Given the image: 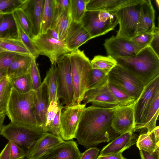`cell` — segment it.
<instances>
[{
    "instance_id": "ab89813d",
    "label": "cell",
    "mask_w": 159,
    "mask_h": 159,
    "mask_svg": "<svg viewBox=\"0 0 159 159\" xmlns=\"http://www.w3.org/2000/svg\"><path fill=\"white\" fill-rule=\"evenodd\" d=\"M24 0H0V13H12L20 7Z\"/></svg>"
},
{
    "instance_id": "e0dca14e",
    "label": "cell",
    "mask_w": 159,
    "mask_h": 159,
    "mask_svg": "<svg viewBox=\"0 0 159 159\" xmlns=\"http://www.w3.org/2000/svg\"><path fill=\"white\" fill-rule=\"evenodd\" d=\"M60 136L45 132L27 152V159H39L49 151L63 142Z\"/></svg>"
},
{
    "instance_id": "ffe728a7",
    "label": "cell",
    "mask_w": 159,
    "mask_h": 159,
    "mask_svg": "<svg viewBox=\"0 0 159 159\" xmlns=\"http://www.w3.org/2000/svg\"><path fill=\"white\" fill-rule=\"evenodd\" d=\"M134 131L121 134L104 146L100 152V156H107L123 152L136 143L137 140Z\"/></svg>"
},
{
    "instance_id": "9f6ffc18",
    "label": "cell",
    "mask_w": 159,
    "mask_h": 159,
    "mask_svg": "<svg viewBox=\"0 0 159 159\" xmlns=\"http://www.w3.org/2000/svg\"><path fill=\"white\" fill-rule=\"evenodd\" d=\"M8 81V79L7 77L0 80V93L4 89Z\"/></svg>"
},
{
    "instance_id": "8fae6325",
    "label": "cell",
    "mask_w": 159,
    "mask_h": 159,
    "mask_svg": "<svg viewBox=\"0 0 159 159\" xmlns=\"http://www.w3.org/2000/svg\"><path fill=\"white\" fill-rule=\"evenodd\" d=\"M32 40L38 54L48 57L51 64L56 62L62 55L70 52L64 42L50 36L46 33L39 34Z\"/></svg>"
},
{
    "instance_id": "ac0fdd59",
    "label": "cell",
    "mask_w": 159,
    "mask_h": 159,
    "mask_svg": "<svg viewBox=\"0 0 159 159\" xmlns=\"http://www.w3.org/2000/svg\"><path fill=\"white\" fill-rule=\"evenodd\" d=\"M35 91L36 100L34 115L38 126L44 132L47 112L50 103L48 89L45 82L43 81L41 86Z\"/></svg>"
},
{
    "instance_id": "f546056e",
    "label": "cell",
    "mask_w": 159,
    "mask_h": 159,
    "mask_svg": "<svg viewBox=\"0 0 159 159\" xmlns=\"http://www.w3.org/2000/svg\"><path fill=\"white\" fill-rule=\"evenodd\" d=\"M8 80L12 88L20 93H25L34 90L29 73Z\"/></svg>"
},
{
    "instance_id": "ee69618b",
    "label": "cell",
    "mask_w": 159,
    "mask_h": 159,
    "mask_svg": "<svg viewBox=\"0 0 159 159\" xmlns=\"http://www.w3.org/2000/svg\"><path fill=\"white\" fill-rule=\"evenodd\" d=\"M12 86L8 81L0 93V114L6 111Z\"/></svg>"
},
{
    "instance_id": "f35d334b",
    "label": "cell",
    "mask_w": 159,
    "mask_h": 159,
    "mask_svg": "<svg viewBox=\"0 0 159 159\" xmlns=\"http://www.w3.org/2000/svg\"><path fill=\"white\" fill-rule=\"evenodd\" d=\"M14 13L22 28L32 39L33 36L31 25L25 13L20 7L16 9Z\"/></svg>"
},
{
    "instance_id": "1f68e13d",
    "label": "cell",
    "mask_w": 159,
    "mask_h": 159,
    "mask_svg": "<svg viewBox=\"0 0 159 159\" xmlns=\"http://www.w3.org/2000/svg\"><path fill=\"white\" fill-rule=\"evenodd\" d=\"M90 62L93 69L100 70L107 75L117 65L116 60L109 56H95Z\"/></svg>"
},
{
    "instance_id": "680465c9",
    "label": "cell",
    "mask_w": 159,
    "mask_h": 159,
    "mask_svg": "<svg viewBox=\"0 0 159 159\" xmlns=\"http://www.w3.org/2000/svg\"><path fill=\"white\" fill-rule=\"evenodd\" d=\"M7 77V69H0V80Z\"/></svg>"
},
{
    "instance_id": "4316f807",
    "label": "cell",
    "mask_w": 159,
    "mask_h": 159,
    "mask_svg": "<svg viewBox=\"0 0 159 159\" xmlns=\"http://www.w3.org/2000/svg\"><path fill=\"white\" fill-rule=\"evenodd\" d=\"M43 81L47 87L50 102L59 100L57 96L58 82L56 62L51 64V67L47 71Z\"/></svg>"
},
{
    "instance_id": "74e56055",
    "label": "cell",
    "mask_w": 159,
    "mask_h": 159,
    "mask_svg": "<svg viewBox=\"0 0 159 159\" xmlns=\"http://www.w3.org/2000/svg\"><path fill=\"white\" fill-rule=\"evenodd\" d=\"M108 83L107 74L100 70L92 69V74L87 90L100 88Z\"/></svg>"
},
{
    "instance_id": "52a82bcc",
    "label": "cell",
    "mask_w": 159,
    "mask_h": 159,
    "mask_svg": "<svg viewBox=\"0 0 159 159\" xmlns=\"http://www.w3.org/2000/svg\"><path fill=\"white\" fill-rule=\"evenodd\" d=\"M67 53L60 57L56 62L58 82L57 98L62 100L65 106L71 104L74 95L70 62Z\"/></svg>"
},
{
    "instance_id": "484cf974",
    "label": "cell",
    "mask_w": 159,
    "mask_h": 159,
    "mask_svg": "<svg viewBox=\"0 0 159 159\" xmlns=\"http://www.w3.org/2000/svg\"><path fill=\"white\" fill-rule=\"evenodd\" d=\"M13 13L4 14L0 20V39H19Z\"/></svg>"
},
{
    "instance_id": "e575fe53",
    "label": "cell",
    "mask_w": 159,
    "mask_h": 159,
    "mask_svg": "<svg viewBox=\"0 0 159 159\" xmlns=\"http://www.w3.org/2000/svg\"><path fill=\"white\" fill-rule=\"evenodd\" d=\"M70 0V14L72 19L80 22L86 11V6L89 0Z\"/></svg>"
},
{
    "instance_id": "277c9868",
    "label": "cell",
    "mask_w": 159,
    "mask_h": 159,
    "mask_svg": "<svg viewBox=\"0 0 159 159\" xmlns=\"http://www.w3.org/2000/svg\"><path fill=\"white\" fill-rule=\"evenodd\" d=\"M70 64L74 95L70 105L79 104L83 100L90 82L92 68L90 61L84 51L79 49L67 53Z\"/></svg>"
},
{
    "instance_id": "f1b7e54d",
    "label": "cell",
    "mask_w": 159,
    "mask_h": 159,
    "mask_svg": "<svg viewBox=\"0 0 159 159\" xmlns=\"http://www.w3.org/2000/svg\"><path fill=\"white\" fill-rule=\"evenodd\" d=\"M55 4V0H45L40 34L45 33L51 28L54 16Z\"/></svg>"
},
{
    "instance_id": "2e32d148",
    "label": "cell",
    "mask_w": 159,
    "mask_h": 159,
    "mask_svg": "<svg viewBox=\"0 0 159 159\" xmlns=\"http://www.w3.org/2000/svg\"><path fill=\"white\" fill-rule=\"evenodd\" d=\"M44 2L45 0H24L20 7L30 22L33 38L40 34Z\"/></svg>"
},
{
    "instance_id": "d6a6232c",
    "label": "cell",
    "mask_w": 159,
    "mask_h": 159,
    "mask_svg": "<svg viewBox=\"0 0 159 159\" xmlns=\"http://www.w3.org/2000/svg\"><path fill=\"white\" fill-rule=\"evenodd\" d=\"M136 144L139 150H143L152 154L159 149V144L157 143L150 133L141 134L137 139Z\"/></svg>"
},
{
    "instance_id": "f907efd6",
    "label": "cell",
    "mask_w": 159,
    "mask_h": 159,
    "mask_svg": "<svg viewBox=\"0 0 159 159\" xmlns=\"http://www.w3.org/2000/svg\"><path fill=\"white\" fill-rule=\"evenodd\" d=\"M141 159H159V149L152 154L143 150H139Z\"/></svg>"
},
{
    "instance_id": "b9f144b4",
    "label": "cell",
    "mask_w": 159,
    "mask_h": 159,
    "mask_svg": "<svg viewBox=\"0 0 159 159\" xmlns=\"http://www.w3.org/2000/svg\"><path fill=\"white\" fill-rule=\"evenodd\" d=\"M154 31L136 35L130 40L136 46L143 49L149 46L152 39Z\"/></svg>"
},
{
    "instance_id": "836d02e7",
    "label": "cell",
    "mask_w": 159,
    "mask_h": 159,
    "mask_svg": "<svg viewBox=\"0 0 159 159\" xmlns=\"http://www.w3.org/2000/svg\"><path fill=\"white\" fill-rule=\"evenodd\" d=\"M26 157L24 151L11 141H8L0 153V159H23Z\"/></svg>"
},
{
    "instance_id": "8992f818",
    "label": "cell",
    "mask_w": 159,
    "mask_h": 159,
    "mask_svg": "<svg viewBox=\"0 0 159 159\" xmlns=\"http://www.w3.org/2000/svg\"><path fill=\"white\" fill-rule=\"evenodd\" d=\"M108 76V82L117 86L136 100L145 87L138 77L117 64L110 71Z\"/></svg>"
},
{
    "instance_id": "603a6c76",
    "label": "cell",
    "mask_w": 159,
    "mask_h": 159,
    "mask_svg": "<svg viewBox=\"0 0 159 159\" xmlns=\"http://www.w3.org/2000/svg\"><path fill=\"white\" fill-rule=\"evenodd\" d=\"M143 0H89L86 11H116L126 6L138 4Z\"/></svg>"
},
{
    "instance_id": "f6af8a7d",
    "label": "cell",
    "mask_w": 159,
    "mask_h": 159,
    "mask_svg": "<svg viewBox=\"0 0 159 159\" xmlns=\"http://www.w3.org/2000/svg\"><path fill=\"white\" fill-rule=\"evenodd\" d=\"M18 54L0 49V69H7Z\"/></svg>"
},
{
    "instance_id": "6da1fadb",
    "label": "cell",
    "mask_w": 159,
    "mask_h": 159,
    "mask_svg": "<svg viewBox=\"0 0 159 159\" xmlns=\"http://www.w3.org/2000/svg\"><path fill=\"white\" fill-rule=\"evenodd\" d=\"M117 107L105 108L92 105L85 107L75 137L79 144L88 149L110 142L118 136L119 135L111 126L112 116Z\"/></svg>"
},
{
    "instance_id": "f5cc1de1",
    "label": "cell",
    "mask_w": 159,
    "mask_h": 159,
    "mask_svg": "<svg viewBox=\"0 0 159 159\" xmlns=\"http://www.w3.org/2000/svg\"><path fill=\"white\" fill-rule=\"evenodd\" d=\"M97 159H127L122 155V153L107 156L98 155Z\"/></svg>"
},
{
    "instance_id": "7dc6e473",
    "label": "cell",
    "mask_w": 159,
    "mask_h": 159,
    "mask_svg": "<svg viewBox=\"0 0 159 159\" xmlns=\"http://www.w3.org/2000/svg\"><path fill=\"white\" fill-rule=\"evenodd\" d=\"M157 55L159 57V29L158 25L156 27L152 39L149 45Z\"/></svg>"
},
{
    "instance_id": "9a60e30c",
    "label": "cell",
    "mask_w": 159,
    "mask_h": 159,
    "mask_svg": "<svg viewBox=\"0 0 159 159\" xmlns=\"http://www.w3.org/2000/svg\"><path fill=\"white\" fill-rule=\"evenodd\" d=\"M108 84V83L97 89L88 90L83 100L84 103L86 104L90 103L92 106L105 108L122 106L114 97Z\"/></svg>"
},
{
    "instance_id": "4dcf8cb0",
    "label": "cell",
    "mask_w": 159,
    "mask_h": 159,
    "mask_svg": "<svg viewBox=\"0 0 159 159\" xmlns=\"http://www.w3.org/2000/svg\"><path fill=\"white\" fill-rule=\"evenodd\" d=\"M159 113V93L155 96L148 112L143 128H146L151 132L156 127Z\"/></svg>"
},
{
    "instance_id": "6125c7cd",
    "label": "cell",
    "mask_w": 159,
    "mask_h": 159,
    "mask_svg": "<svg viewBox=\"0 0 159 159\" xmlns=\"http://www.w3.org/2000/svg\"><path fill=\"white\" fill-rule=\"evenodd\" d=\"M1 130H0V132H1Z\"/></svg>"
},
{
    "instance_id": "5bb4252c",
    "label": "cell",
    "mask_w": 159,
    "mask_h": 159,
    "mask_svg": "<svg viewBox=\"0 0 159 159\" xmlns=\"http://www.w3.org/2000/svg\"><path fill=\"white\" fill-rule=\"evenodd\" d=\"M135 102L129 105L119 107L114 110L111 118V126L118 135L134 131Z\"/></svg>"
},
{
    "instance_id": "6f0895ef",
    "label": "cell",
    "mask_w": 159,
    "mask_h": 159,
    "mask_svg": "<svg viewBox=\"0 0 159 159\" xmlns=\"http://www.w3.org/2000/svg\"><path fill=\"white\" fill-rule=\"evenodd\" d=\"M5 112H4L0 114V130H1L3 126V124L5 119L6 115Z\"/></svg>"
},
{
    "instance_id": "ba28073f",
    "label": "cell",
    "mask_w": 159,
    "mask_h": 159,
    "mask_svg": "<svg viewBox=\"0 0 159 159\" xmlns=\"http://www.w3.org/2000/svg\"><path fill=\"white\" fill-rule=\"evenodd\" d=\"M143 1L125 7L115 12L119 24L116 37L130 40L136 36Z\"/></svg>"
},
{
    "instance_id": "83f0119b",
    "label": "cell",
    "mask_w": 159,
    "mask_h": 159,
    "mask_svg": "<svg viewBox=\"0 0 159 159\" xmlns=\"http://www.w3.org/2000/svg\"><path fill=\"white\" fill-rule=\"evenodd\" d=\"M0 49L20 54L31 55L23 43L19 39H0Z\"/></svg>"
},
{
    "instance_id": "9c48e42d",
    "label": "cell",
    "mask_w": 159,
    "mask_h": 159,
    "mask_svg": "<svg viewBox=\"0 0 159 159\" xmlns=\"http://www.w3.org/2000/svg\"><path fill=\"white\" fill-rule=\"evenodd\" d=\"M159 93V76L144 87L134 105V132L143 129L148 112L156 94Z\"/></svg>"
},
{
    "instance_id": "c3c4849f",
    "label": "cell",
    "mask_w": 159,
    "mask_h": 159,
    "mask_svg": "<svg viewBox=\"0 0 159 159\" xmlns=\"http://www.w3.org/2000/svg\"><path fill=\"white\" fill-rule=\"evenodd\" d=\"M100 151L97 147L90 148L82 153L80 159H97Z\"/></svg>"
},
{
    "instance_id": "7c38bea8",
    "label": "cell",
    "mask_w": 159,
    "mask_h": 159,
    "mask_svg": "<svg viewBox=\"0 0 159 159\" xmlns=\"http://www.w3.org/2000/svg\"><path fill=\"white\" fill-rule=\"evenodd\" d=\"M103 45L108 56L115 60L135 55L143 49L130 40L114 36L106 39Z\"/></svg>"
},
{
    "instance_id": "44dd1931",
    "label": "cell",
    "mask_w": 159,
    "mask_h": 159,
    "mask_svg": "<svg viewBox=\"0 0 159 159\" xmlns=\"http://www.w3.org/2000/svg\"><path fill=\"white\" fill-rule=\"evenodd\" d=\"M91 39L90 34L81 23L72 20L67 31L65 42L70 52L78 49Z\"/></svg>"
},
{
    "instance_id": "4fadbf2b",
    "label": "cell",
    "mask_w": 159,
    "mask_h": 159,
    "mask_svg": "<svg viewBox=\"0 0 159 159\" xmlns=\"http://www.w3.org/2000/svg\"><path fill=\"white\" fill-rule=\"evenodd\" d=\"M98 12L86 11L80 22L90 34L91 39L106 34L114 30L118 24L116 17L113 20L105 22L100 21L98 17Z\"/></svg>"
},
{
    "instance_id": "7a4b0ae2",
    "label": "cell",
    "mask_w": 159,
    "mask_h": 159,
    "mask_svg": "<svg viewBox=\"0 0 159 159\" xmlns=\"http://www.w3.org/2000/svg\"><path fill=\"white\" fill-rule=\"evenodd\" d=\"M115 60L117 64L138 77L145 86L159 76V57L149 46L135 55Z\"/></svg>"
},
{
    "instance_id": "3957f363",
    "label": "cell",
    "mask_w": 159,
    "mask_h": 159,
    "mask_svg": "<svg viewBox=\"0 0 159 159\" xmlns=\"http://www.w3.org/2000/svg\"><path fill=\"white\" fill-rule=\"evenodd\" d=\"M35 100V90L21 93L12 88L6 111L11 122L41 130L37 125L34 113Z\"/></svg>"
},
{
    "instance_id": "d590c367",
    "label": "cell",
    "mask_w": 159,
    "mask_h": 159,
    "mask_svg": "<svg viewBox=\"0 0 159 159\" xmlns=\"http://www.w3.org/2000/svg\"><path fill=\"white\" fill-rule=\"evenodd\" d=\"M13 13L17 25L18 38L23 43L31 55L36 59L38 57L39 54L31 39L22 28L16 17L14 12Z\"/></svg>"
},
{
    "instance_id": "816d5d0a",
    "label": "cell",
    "mask_w": 159,
    "mask_h": 159,
    "mask_svg": "<svg viewBox=\"0 0 159 159\" xmlns=\"http://www.w3.org/2000/svg\"><path fill=\"white\" fill-rule=\"evenodd\" d=\"M57 3L63 9L70 13V0H55Z\"/></svg>"
},
{
    "instance_id": "cb8c5ba5",
    "label": "cell",
    "mask_w": 159,
    "mask_h": 159,
    "mask_svg": "<svg viewBox=\"0 0 159 159\" xmlns=\"http://www.w3.org/2000/svg\"><path fill=\"white\" fill-rule=\"evenodd\" d=\"M54 18L51 28L57 33L59 40L65 43L67 31L72 20L70 13L56 2Z\"/></svg>"
},
{
    "instance_id": "11a10c76",
    "label": "cell",
    "mask_w": 159,
    "mask_h": 159,
    "mask_svg": "<svg viewBox=\"0 0 159 159\" xmlns=\"http://www.w3.org/2000/svg\"><path fill=\"white\" fill-rule=\"evenodd\" d=\"M50 36L57 39H59V37L57 32L51 28L48 29L46 33Z\"/></svg>"
},
{
    "instance_id": "30bf717a",
    "label": "cell",
    "mask_w": 159,
    "mask_h": 159,
    "mask_svg": "<svg viewBox=\"0 0 159 159\" xmlns=\"http://www.w3.org/2000/svg\"><path fill=\"white\" fill-rule=\"evenodd\" d=\"M86 105L80 103L63 107L60 116V136L64 140L68 141L75 138Z\"/></svg>"
},
{
    "instance_id": "60d3db41",
    "label": "cell",
    "mask_w": 159,
    "mask_h": 159,
    "mask_svg": "<svg viewBox=\"0 0 159 159\" xmlns=\"http://www.w3.org/2000/svg\"><path fill=\"white\" fill-rule=\"evenodd\" d=\"M60 103L59 100L57 101H51L50 102L47 114V121L45 132H48L49 126L58 111L61 107L63 105Z\"/></svg>"
},
{
    "instance_id": "db71d44e",
    "label": "cell",
    "mask_w": 159,
    "mask_h": 159,
    "mask_svg": "<svg viewBox=\"0 0 159 159\" xmlns=\"http://www.w3.org/2000/svg\"><path fill=\"white\" fill-rule=\"evenodd\" d=\"M150 133L156 142L157 144H159V126H156L154 129L151 132H150Z\"/></svg>"
},
{
    "instance_id": "7402d4cb",
    "label": "cell",
    "mask_w": 159,
    "mask_h": 159,
    "mask_svg": "<svg viewBox=\"0 0 159 159\" xmlns=\"http://www.w3.org/2000/svg\"><path fill=\"white\" fill-rule=\"evenodd\" d=\"M155 10L150 0H143L136 35L153 31L155 24Z\"/></svg>"
},
{
    "instance_id": "7bdbcfd3",
    "label": "cell",
    "mask_w": 159,
    "mask_h": 159,
    "mask_svg": "<svg viewBox=\"0 0 159 159\" xmlns=\"http://www.w3.org/2000/svg\"><path fill=\"white\" fill-rule=\"evenodd\" d=\"M32 81L33 89L35 90L39 89L42 84L39 72L36 62V58L33 57L29 70Z\"/></svg>"
},
{
    "instance_id": "d4e9b609",
    "label": "cell",
    "mask_w": 159,
    "mask_h": 159,
    "mask_svg": "<svg viewBox=\"0 0 159 159\" xmlns=\"http://www.w3.org/2000/svg\"><path fill=\"white\" fill-rule=\"evenodd\" d=\"M33 57L31 55L18 54L7 69V78L29 73Z\"/></svg>"
},
{
    "instance_id": "8d00e7d4",
    "label": "cell",
    "mask_w": 159,
    "mask_h": 159,
    "mask_svg": "<svg viewBox=\"0 0 159 159\" xmlns=\"http://www.w3.org/2000/svg\"><path fill=\"white\" fill-rule=\"evenodd\" d=\"M108 87L113 95L122 106L131 104L136 100L116 85L108 82Z\"/></svg>"
},
{
    "instance_id": "bcb514c9",
    "label": "cell",
    "mask_w": 159,
    "mask_h": 159,
    "mask_svg": "<svg viewBox=\"0 0 159 159\" xmlns=\"http://www.w3.org/2000/svg\"><path fill=\"white\" fill-rule=\"evenodd\" d=\"M62 105L51 124L48 132L55 135L60 136L61 124L60 116L64 106Z\"/></svg>"
},
{
    "instance_id": "94428289",
    "label": "cell",
    "mask_w": 159,
    "mask_h": 159,
    "mask_svg": "<svg viewBox=\"0 0 159 159\" xmlns=\"http://www.w3.org/2000/svg\"><path fill=\"white\" fill-rule=\"evenodd\" d=\"M23 159L21 158H18V159Z\"/></svg>"
},
{
    "instance_id": "681fc988",
    "label": "cell",
    "mask_w": 159,
    "mask_h": 159,
    "mask_svg": "<svg viewBox=\"0 0 159 159\" xmlns=\"http://www.w3.org/2000/svg\"><path fill=\"white\" fill-rule=\"evenodd\" d=\"M116 11H99L98 18L100 21L103 22L113 20L116 18L115 15Z\"/></svg>"
},
{
    "instance_id": "d6986e66",
    "label": "cell",
    "mask_w": 159,
    "mask_h": 159,
    "mask_svg": "<svg viewBox=\"0 0 159 159\" xmlns=\"http://www.w3.org/2000/svg\"><path fill=\"white\" fill-rule=\"evenodd\" d=\"M82 153L75 141H64L39 159H80Z\"/></svg>"
},
{
    "instance_id": "5b68a950",
    "label": "cell",
    "mask_w": 159,
    "mask_h": 159,
    "mask_svg": "<svg viewBox=\"0 0 159 159\" xmlns=\"http://www.w3.org/2000/svg\"><path fill=\"white\" fill-rule=\"evenodd\" d=\"M44 132L38 128L19 125L11 122L3 125L0 134L21 148L25 153L43 135Z\"/></svg>"
},
{
    "instance_id": "91938a15",
    "label": "cell",
    "mask_w": 159,
    "mask_h": 159,
    "mask_svg": "<svg viewBox=\"0 0 159 159\" xmlns=\"http://www.w3.org/2000/svg\"><path fill=\"white\" fill-rule=\"evenodd\" d=\"M4 14H5L2 13H0V20Z\"/></svg>"
}]
</instances>
